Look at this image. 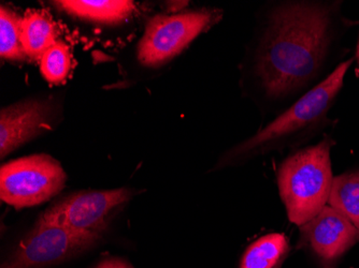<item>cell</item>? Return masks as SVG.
Returning a JSON list of instances; mask_svg holds the SVG:
<instances>
[{
    "instance_id": "2",
    "label": "cell",
    "mask_w": 359,
    "mask_h": 268,
    "mask_svg": "<svg viewBox=\"0 0 359 268\" xmlns=\"http://www.w3.org/2000/svg\"><path fill=\"white\" fill-rule=\"evenodd\" d=\"M332 145V141L324 140L302 149L280 167V195L288 219L298 227L311 221L327 205L334 178L330 161Z\"/></svg>"
},
{
    "instance_id": "10",
    "label": "cell",
    "mask_w": 359,
    "mask_h": 268,
    "mask_svg": "<svg viewBox=\"0 0 359 268\" xmlns=\"http://www.w3.org/2000/svg\"><path fill=\"white\" fill-rule=\"evenodd\" d=\"M57 32L52 20L41 11L26 12L22 22V43L26 56L40 59L44 52L57 42Z\"/></svg>"
},
{
    "instance_id": "13",
    "label": "cell",
    "mask_w": 359,
    "mask_h": 268,
    "mask_svg": "<svg viewBox=\"0 0 359 268\" xmlns=\"http://www.w3.org/2000/svg\"><path fill=\"white\" fill-rule=\"evenodd\" d=\"M327 204L351 221L359 233V171L334 177Z\"/></svg>"
},
{
    "instance_id": "8",
    "label": "cell",
    "mask_w": 359,
    "mask_h": 268,
    "mask_svg": "<svg viewBox=\"0 0 359 268\" xmlns=\"http://www.w3.org/2000/svg\"><path fill=\"white\" fill-rule=\"evenodd\" d=\"M300 227L309 246L324 262L336 261L359 239L356 227L330 205Z\"/></svg>"
},
{
    "instance_id": "5",
    "label": "cell",
    "mask_w": 359,
    "mask_h": 268,
    "mask_svg": "<svg viewBox=\"0 0 359 268\" xmlns=\"http://www.w3.org/2000/svg\"><path fill=\"white\" fill-rule=\"evenodd\" d=\"M100 235L78 233L38 219L1 268H42L62 263L100 241Z\"/></svg>"
},
{
    "instance_id": "7",
    "label": "cell",
    "mask_w": 359,
    "mask_h": 268,
    "mask_svg": "<svg viewBox=\"0 0 359 268\" xmlns=\"http://www.w3.org/2000/svg\"><path fill=\"white\" fill-rule=\"evenodd\" d=\"M215 20L207 10L175 15H157L149 22L139 45V59L145 66H158L182 52Z\"/></svg>"
},
{
    "instance_id": "6",
    "label": "cell",
    "mask_w": 359,
    "mask_h": 268,
    "mask_svg": "<svg viewBox=\"0 0 359 268\" xmlns=\"http://www.w3.org/2000/svg\"><path fill=\"white\" fill-rule=\"evenodd\" d=\"M132 197L128 189L74 193L48 207L39 219L78 233L102 237L109 219Z\"/></svg>"
},
{
    "instance_id": "16",
    "label": "cell",
    "mask_w": 359,
    "mask_h": 268,
    "mask_svg": "<svg viewBox=\"0 0 359 268\" xmlns=\"http://www.w3.org/2000/svg\"><path fill=\"white\" fill-rule=\"evenodd\" d=\"M94 268H133L127 262L120 259H107L97 264Z\"/></svg>"
},
{
    "instance_id": "17",
    "label": "cell",
    "mask_w": 359,
    "mask_h": 268,
    "mask_svg": "<svg viewBox=\"0 0 359 268\" xmlns=\"http://www.w3.org/2000/svg\"><path fill=\"white\" fill-rule=\"evenodd\" d=\"M357 74H358L359 76V42H358V46H357Z\"/></svg>"
},
{
    "instance_id": "3",
    "label": "cell",
    "mask_w": 359,
    "mask_h": 268,
    "mask_svg": "<svg viewBox=\"0 0 359 268\" xmlns=\"http://www.w3.org/2000/svg\"><path fill=\"white\" fill-rule=\"evenodd\" d=\"M353 60L342 62L334 71L292 104L283 114L238 147L237 155L267 150L313 126L326 114L341 87Z\"/></svg>"
},
{
    "instance_id": "1",
    "label": "cell",
    "mask_w": 359,
    "mask_h": 268,
    "mask_svg": "<svg viewBox=\"0 0 359 268\" xmlns=\"http://www.w3.org/2000/svg\"><path fill=\"white\" fill-rule=\"evenodd\" d=\"M330 24L328 10L314 3H290L272 13L256 62L267 96H286L316 76L328 46Z\"/></svg>"
},
{
    "instance_id": "11",
    "label": "cell",
    "mask_w": 359,
    "mask_h": 268,
    "mask_svg": "<svg viewBox=\"0 0 359 268\" xmlns=\"http://www.w3.org/2000/svg\"><path fill=\"white\" fill-rule=\"evenodd\" d=\"M56 3L72 15L104 23L121 21L135 9L134 3L127 0H62Z\"/></svg>"
},
{
    "instance_id": "9",
    "label": "cell",
    "mask_w": 359,
    "mask_h": 268,
    "mask_svg": "<svg viewBox=\"0 0 359 268\" xmlns=\"http://www.w3.org/2000/svg\"><path fill=\"white\" fill-rule=\"evenodd\" d=\"M48 128L50 111L43 102L32 100L4 108L0 114V156L5 158Z\"/></svg>"
},
{
    "instance_id": "15",
    "label": "cell",
    "mask_w": 359,
    "mask_h": 268,
    "mask_svg": "<svg viewBox=\"0 0 359 268\" xmlns=\"http://www.w3.org/2000/svg\"><path fill=\"white\" fill-rule=\"evenodd\" d=\"M72 68L69 48L57 41L48 48L40 58V70L48 82L58 84L66 80Z\"/></svg>"
},
{
    "instance_id": "14",
    "label": "cell",
    "mask_w": 359,
    "mask_h": 268,
    "mask_svg": "<svg viewBox=\"0 0 359 268\" xmlns=\"http://www.w3.org/2000/svg\"><path fill=\"white\" fill-rule=\"evenodd\" d=\"M22 22L15 12L1 6L0 9V54L6 59L23 60L26 54L22 43Z\"/></svg>"
},
{
    "instance_id": "4",
    "label": "cell",
    "mask_w": 359,
    "mask_h": 268,
    "mask_svg": "<svg viewBox=\"0 0 359 268\" xmlns=\"http://www.w3.org/2000/svg\"><path fill=\"white\" fill-rule=\"evenodd\" d=\"M67 174L48 155H32L0 169V197L16 209L46 202L64 189Z\"/></svg>"
},
{
    "instance_id": "12",
    "label": "cell",
    "mask_w": 359,
    "mask_h": 268,
    "mask_svg": "<svg viewBox=\"0 0 359 268\" xmlns=\"http://www.w3.org/2000/svg\"><path fill=\"white\" fill-rule=\"evenodd\" d=\"M288 248L284 234H268L248 247L240 268H278L287 255Z\"/></svg>"
}]
</instances>
